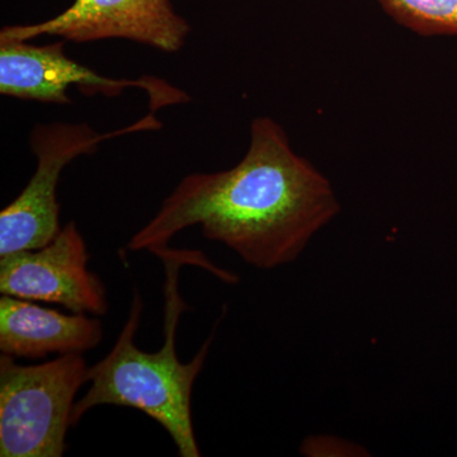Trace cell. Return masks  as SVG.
Listing matches in <instances>:
<instances>
[{"label":"cell","mask_w":457,"mask_h":457,"mask_svg":"<svg viewBox=\"0 0 457 457\" xmlns=\"http://www.w3.org/2000/svg\"><path fill=\"white\" fill-rule=\"evenodd\" d=\"M342 206L330 180L291 145L276 120L258 116L239 163L192 173L129 242V251L165 248L185 228L236 252L257 270L293 263Z\"/></svg>","instance_id":"6da1fadb"},{"label":"cell","mask_w":457,"mask_h":457,"mask_svg":"<svg viewBox=\"0 0 457 457\" xmlns=\"http://www.w3.org/2000/svg\"><path fill=\"white\" fill-rule=\"evenodd\" d=\"M167 270L165 282L164 345L156 352H144L135 345L143 300L135 291L128 321L104 360L88 369V392L75 402L71 427L99 405L135 408L154 420L170 433L180 457H200L192 423V389L210 352L213 333L189 362H180L176 351L179 317L187 309L179 293L180 264L204 267L220 279L227 270L218 269L200 252L156 249Z\"/></svg>","instance_id":"7a4b0ae2"},{"label":"cell","mask_w":457,"mask_h":457,"mask_svg":"<svg viewBox=\"0 0 457 457\" xmlns=\"http://www.w3.org/2000/svg\"><path fill=\"white\" fill-rule=\"evenodd\" d=\"M82 353L23 366L0 357V456L60 457L78 390L87 383Z\"/></svg>","instance_id":"3957f363"},{"label":"cell","mask_w":457,"mask_h":457,"mask_svg":"<svg viewBox=\"0 0 457 457\" xmlns=\"http://www.w3.org/2000/svg\"><path fill=\"white\" fill-rule=\"evenodd\" d=\"M161 128L162 122L154 112L111 132H97L88 123L49 122L33 126L29 145L37 165L20 196L0 212V257L41 248L60 233L57 185L66 165L79 156L93 154L104 141Z\"/></svg>","instance_id":"277c9868"},{"label":"cell","mask_w":457,"mask_h":457,"mask_svg":"<svg viewBox=\"0 0 457 457\" xmlns=\"http://www.w3.org/2000/svg\"><path fill=\"white\" fill-rule=\"evenodd\" d=\"M65 42L35 45L0 38V95L41 104H71V87L83 95L117 97L123 90L139 88L149 98L150 112L188 104L191 97L161 78L144 75L137 79H113L79 64L65 53Z\"/></svg>","instance_id":"5b68a950"},{"label":"cell","mask_w":457,"mask_h":457,"mask_svg":"<svg viewBox=\"0 0 457 457\" xmlns=\"http://www.w3.org/2000/svg\"><path fill=\"white\" fill-rule=\"evenodd\" d=\"M189 33L188 21L170 0H74L44 22L3 27L0 38L31 41L56 36L77 44L121 38L174 54L185 46Z\"/></svg>","instance_id":"8992f818"},{"label":"cell","mask_w":457,"mask_h":457,"mask_svg":"<svg viewBox=\"0 0 457 457\" xmlns=\"http://www.w3.org/2000/svg\"><path fill=\"white\" fill-rule=\"evenodd\" d=\"M89 258L82 233L69 221L49 245L0 257V293L102 317L110 309L107 290L88 269Z\"/></svg>","instance_id":"52a82bcc"},{"label":"cell","mask_w":457,"mask_h":457,"mask_svg":"<svg viewBox=\"0 0 457 457\" xmlns=\"http://www.w3.org/2000/svg\"><path fill=\"white\" fill-rule=\"evenodd\" d=\"M102 337L101 321L89 314L66 315L7 295L0 299V351L13 359L83 354Z\"/></svg>","instance_id":"ba28073f"},{"label":"cell","mask_w":457,"mask_h":457,"mask_svg":"<svg viewBox=\"0 0 457 457\" xmlns=\"http://www.w3.org/2000/svg\"><path fill=\"white\" fill-rule=\"evenodd\" d=\"M396 25L422 37L457 36V0H376Z\"/></svg>","instance_id":"9c48e42d"}]
</instances>
